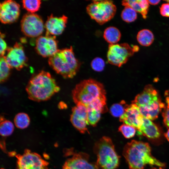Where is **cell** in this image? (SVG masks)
<instances>
[{"label":"cell","mask_w":169,"mask_h":169,"mask_svg":"<svg viewBox=\"0 0 169 169\" xmlns=\"http://www.w3.org/2000/svg\"><path fill=\"white\" fill-rule=\"evenodd\" d=\"M127 105L123 100L119 103L114 104L110 108V112L113 116L120 117L124 113Z\"/></svg>","instance_id":"28"},{"label":"cell","mask_w":169,"mask_h":169,"mask_svg":"<svg viewBox=\"0 0 169 169\" xmlns=\"http://www.w3.org/2000/svg\"><path fill=\"white\" fill-rule=\"evenodd\" d=\"M121 16L122 20L126 22H132L137 18V12L130 7H125L122 11Z\"/></svg>","instance_id":"26"},{"label":"cell","mask_w":169,"mask_h":169,"mask_svg":"<svg viewBox=\"0 0 169 169\" xmlns=\"http://www.w3.org/2000/svg\"><path fill=\"white\" fill-rule=\"evenodd\" d=\"M136 131V129L133 126L124 124L121 125L118 128V131L127 139L133 137Z\"/></svg>","instance_id":"29"},{"label":"cell","mask_w":169,"mask_h":169,"mask_svg":"<svg viewBox=\"0 0 169 169\" xmlns=\"http://www.w3.org/2000/svg\"><path fill=\"white\" fill-rule=\"evenodd\" d=\"M144 118L138 106L132 103L127 105L125 111L120 117L119 120L124 124L133 126L137 131L143 124Z\"/></svg>","instance_id":"16"},{"label":"cell","mask_w":169,"mask_h":169,"mask_svg":"<svg viewBox=\"0 0 169 169\" xmlns=\"http://www.w3.org/2000/svg\"><path fill=\"white\" fill-rule=\"evenodd\" d=\"M122 154L129 169H144L147 164L160 167L165 165L152 156L151 147L147 142L132 140L125 145Z\"/></svg>","instance_id":"1"},{"label":"cell","mask_w":169,"mask_h":169,"mask_svg":"<svg viewBox=\"0 0 169 169\" xmlns=\"http://www.w3.org/2000/svg\"><path fill=\"white\" fill-rule=\"evenodd\" d=\"M48 63L57 74L65 79L73 78L80 67V63L75 56L72 46L69 48L58 49L49 57Z\"/></svg>","instance_id":"4"},{"label":"cell","mask_w":169,"mask_h":169,"mask_svg":"<svg viewBox=\"0 0 169 169\" xmlns=\"http://www.w3.org/2000/svg\"><path fill=\"white\" fill-rule=\"evenodd\" d=\"M87 109V121L88 125L95 126L100 120L102 113L100 111L91 108Z\"/></svg>","instance_id":"25"},{"label":"cell","mask_w":169,"mask_h":169,"mask_svg":"<svg viewBox=\"0 0 169 169\" xmlns=\"http://www.w3.org/2000/svg\"><path fill=\"white\" fill-rule=\"evenodd\" d=\"M125 7H129L137 13H140L143 18L146 19L149 10V4L147 0H127L122 1Z\"/></svg>","instance_id":"19"},{"label":"cell","mask_w":169,"mask_h":169,"mask_svg":"<svg viewBox=\"0 0 169 169\" xmlns=\"http://www.w3.org/2000/svg\"><path fill=\"white\" fill-rule=\"evenodd\" d=\"M90 18L102 25L112 19L115 15L116 7L111 0H93L86 8Z\"/></svg>","instance_id":"7"},{"label":"cell","mask_w":169,"mask_h":169,"mask_svg":"<svg viewBox=\"0 0 169 169\" xmlns=\"http://www.w3.org/2000/svg\"><path fill=\"white\" fill-rule=\"evenodd\" d=\"M1 169H4L3 168H1Z\"/></svg>","instance_id":"39"},{"label":"cell","mask_w":169,"mask_h":169,"mask_svg":"<svg viewBox=\"0 0 169 169\" xmlns=\"http://www.w3.org/2000/svg\"><path fill=\"white\" fill-rule=\"evenodd\" d=\"M26 90L30 100L41 102L50 99L60 88L50 74L43 70L30 79Z\"/></svg>","instance_id":"2"},{"label":"cell","mask_w":169,"mask_h":169,"mask_svg":"<svg viewBox=\"0 0 169 169\" xmlns=\"http://www.w3.org/2000/svg\"><path fill=\"white\" fill-rule=\"evenodd\" d=\"M14 122L16 126L20 129L27 128L30 123V119L28 115L23 112L19 113L15 116Z\"/></svg>","instance_id":"23"},{"label":"cell","mask_w":169,"mask_h":169,"mask_svg":"<svg viewBox=\"0 0 169 169\" xmlns=\"http://www.w3.org/2000/svg\"><path fill=\"white\" fill-rule=\"evenodd\" d=\"M121 36V33L119 30L113 26L106 28L103 34L104 39L110 44H117L120 41Z\"/></svg>","instance_id":"20"},{"label":"cell","mask_w":169,"mask_h":169,"mask_svg":"<svg viewBox=\"0 0 169 169\" xmlns=\"http://www.w3.org/2000/svg\"><path fill=\"white\" fill-rule=\"evenodd\" d=\"M65 104L64 103H60L59 105V107L60 108L63 109L64 108Z\"/></svg>","instance_id":"36"},{"label":"cell","mask_w":169,"mask_h":169,"mask_svg":"<svg viewBox=\"0 0 169 169\" xmlns=\"http://www.w3.org/2000/svg\"><path fill=\"white\" fill-rule=\"evenodd\" d=\"M164 1H166V2H167V3H169V0H165Z\"/></svg>","instance_id":"37"},{"label":"cell","mask_w":169,"mask_h":169,"mask_svg":"<svg viewBox=\"0 0 169 169\" xmlns=\"http://www.w3.org/2000/svg\"><path fill=\"white\" fill-rule=\"evenodd\" d=\"M65 156H70L67 158L63 166V169H99L96 162L90 161L87 153L77 152L73 148L65 149Z\"/></svg>","instance_id":"9"},{"label":"cell","mask_w":169,"mask_h":169,"mask_svg":"<svg viewBox=\"0 0 169 169\" xmlns=\"http://www.w3.org/2000/svg\"><path fill=\"white\" fill-rule=\"evenodd\" d=\"M132 103L138 106L144 117L151 120L158 117L165 106L157 91L150 84L145 86L142 91L136 96Z\"/></svg>","instance_id":"3"},{"label":"cell","mask_w":169,"mask_h":169,"mask_svg":"<svg viewBox=\"0 0 169 169\" xmlns=\"http://www.w3.org/2000/svg\"><path fill=\"white\" fill-rule=\"evenodd\" d=\"M139 50L138 46H131L126 43L110 44L107 55L108 61L112 65L120 67Z\"/></svg>","instance_id":"8"},{"label":"cell","mask_w":169,"mask_h":169,"mask_svg":"<svg viewBox=\"0 0 169 169\" xmlns=\"http://www.w3.org/2000/svg\"><path fill=\"white\" fill-rule=\"evenodd\" d=\"M14 129L13 124L10 120H6L3 116H1L0 134L3 137L11 135Z\"/></svg>","instance_id":"22"},{"label":"cell","mask_w":169,"mask_h":169,"mask_svg":"<svg viewBox=\"0 0 169 169\" xmlns=\"http://www.w3.org/2000/svg\"><path fill=\"white\" fill-rule=\"evenodd\" d=\"M149 4L152 5H156L158 4L160 2V0H147Z\"/></svg>","instance_id":"34"},{"label":"cell","mask_w":169,"mask_h":169,"mask_svg":"<svg viewBox=\"0 0 169 169\" xmlns=\"http://www.w3.org/2000/svg\"><path fill=\"white\" fill-rule=\"evenodd\" d=\"M164 136L166 138L169 142V128H168L167 132L164 134Z\"/></svg>","instance_id":"35"},{"label":"cell","mask_w":169,"mask_h":169,"mask_svg":"<svg viewBox=\"0 0 169 169\" xmlns=\"http://www.w3.org/2000/svg\"><path fill=\"white\" fill-rule=\"evenodd\" d=\"M0 81L2 83L8 79L11 68L7 62L4 56L0 57Z\"/></svg>","instance_id":"24"},{"label":"cell","mask_w":169,"mask_h":169,"mask_svg":"<svg viewBox=\"0 0 169 169\" xmlns=\"http://www.w3.org/2000/svg\"><path fill=\"white\" fill-rule=\"evenodd\" d=\"M67 21L68 18L65 15L57 17L51 14L48 17L45 24L46 34L55 36L61 34L66 27Z\"/></svg>","instance_id":"17"},{"label":"cell","mask_w":169,"mask_h":169,"mask_svg":"<svg viewBox=\"0 0 169 169\" xmlns=\"http://www.w3.org/2000/svg\"><path fill=\"white\" fill-rule=\"evenodd\" d=\"M166 105L164 108L162 115L165 125L169 128V90L165 92Z\"/></svg>","instance_id":"30"},{"label":"cell","mask_w":169,"mask_h":169,"mask_svg":"<svg viewBox=\"0 0 169 169\" xmlns=\"http://www.w3.org/2000/svg\"><path fill=\"white\" fill-rule=\"evenodd\" d=\"M35 49L38 53L43 57L51 56L58 50L55 36L47 34L39 36L36 40Z\"/></svg>","instance_id":"13"},{"label":"cell","mask_w":169,"mask_h":169,"mask_svg":"<svg viewBox=\"0 0 169 169\" xmlns=\"http://www.w3.org/2000/svg\"><path fill=\"white\" fill-rule=\"evenodd\" d=\"M91 66L92 69L95 71L100 72L104 69L105 63L104 60L102 58L96 57L92 60Z\"/></svg>","instance_id":"31"},{"label":"cell","mask_w":169,"mask_h":169,"mask_svg":"<svg viewBox=\"0 0 169 169\" xmlns=\"http://www.w3.org/2000/svg\"><path fill=\"white\" fill-rule=\"evenodd\" d=\"M7 54L4 56L11 68L20 70L26 65L27 58L21 44L16 43L13 47L7 49Z\"/></svg>","instance_id":"12"},{"label":"cell","mask_w":169,"mask_h":169,"mask_svg":"<svg viewBox=\"0 0 169 169\" xmlns=\"http://www.w3.org/2000/svg\"><path fill=\"white\" fill-rule=\"evenodd\" d=\"M93 151L97 156L96 162L101 169H116L119 166L120 156L109 137L104 136L95 143Z\"/></svg>","instance_id":"6"},{"label":"cell","mask_w":169,"mask_h":169,"mask_svg":"<svg viewBox=\"0 0 169 169\" xmlns=\"http://www.w3.org/2000/svg\"><path fill=\"white\" fill-rule=\"evenodd\" d=\"M4 36V34L0 33V57L4 56L5 51L7 49L6 44L3 39Z\"/></svg>","instance_id":"33"},{"label":"cell","mask_w":169,"mask_h":169,"mask_svg":"<svg viewBox=\"0 0 169 169\" xmlns=\"http://www.w3.org/2000/svg\"><path fill=\"white\" fill-rule=\"evenodd\" d=\"M18 169H50L49 163L35 152L25 149L23 154L15 155Z\"/></svg>","instance_id":"10"},{"label":"cell","mask_w":169,"mask_h":169,"mask_svg":"<svg viewBox=\"0 0 169 169\" xmlns=\"http://www.w3.org/2000/svg\"><path fill=\"white\" fill-rule=\"evenodd\" d=\"M72 95L76 105L81 104L86 107L99 99L106 97L103 84L91 79L84 80L76 85Z\"/></svg>","instance_id":"5"},{"label":"cell","mask_w":169,"mask_h":169,"mask_svg":"<svg viewBox=\"0 0 169 169\" xmlns=\"http://www.w3.org/2000/svg\"><path fill=\"white\" fill-rule=\"evenodd\" d=\"M138 135H143L151 139H156L161 136V131L158 126L151 120L144 118L143 122L137 131Z\"/></svg>","instance_id":"18"},{"label":"cell","mask_w":169,"mask_h":169,"mask_svg":"<svg viewBox=\"0 0 169 169\" xmlns=\"http://www.w3.org/2000/svg\"><path fill=\"white\" fill-rule=\"evenodd\" d=\"M21 30L27 36L39 37L44 30L43 21L38 14L28 13L23 17L21 22Z\"/></svg>","instance_id":"11"},{"label":"cell","mask_w":169,"mask_h":169,"mask_svg":"<svg viewBox=\"0 0 169 169\" xmlns=\"http://www.w3.org/2000/svg\"><path fill=\"white\" fill-rule=\"evenodd\" d=\"M160 11L161 15L169 17V3L162 4L160 8Z\"/></svg>","instance_id":"32"},{"label":"cell","mask_w":169,"mask_h":169,"mask_svg":"<svg viewBox=\"0 0 169 169\" xmlns=\"http://www.w3.org/2000/svg\"><path fill=\"white\" fill-rule=\"evenodd\" d=\"M157 169L156 168H152V169Z\"/></svg>","instance_id":"38"},{"label":"cell","mask_w":169,"mask_h":169,"mask_svg":"<svg viewBox=\"0 0 169 169\" xmlns=\"http://www.w3.org/2000/svg\"><path fill=\"white\" fill-rule=\"evenodd\" d=\"M22 3L23 8L29 13H34L39 8L41 2L39 0H23Z\"/></svg>","instance_id":"27"},{"label":"cell","mask_w":169,"mask_h":169,"mask_svg":"<svg viewBox=\"0 0 169 169\" xmlns=\"http://www.w3.org/2000/svg\"><path fill=\"white\" fill-rule=\"evenodd\" d=\"M136 38L139 43L144 46H148L153 43L154 36L152 32L148 29L140 30L137 35Z\"/></svg>","instance_id":"21"},{"label":"cell","mask_w":169,"mask_h":169,"mask_svg":"<svg viewBox=\"0 0 169 169\" xmlns=\"http://www.w3.org/2000/svg\"><path fill=\"white\" fill-rule=\"evenodd\" d=\"M70 121L73 125L80 133L84 134L89 132L87 128V109L82 105L78 104L72 110Z\"/></svg>","instance_id":"14"},{"label":"cell","mask_w":169,"mask_h":169,"mask_svg":"<svg viewBox=\"0 0 169 169\" xmlns=\"http://www.w3.org/2000/svg\"><path fill=\"white\" fill-rule=\"evenodd\" d=\"M19 5L14 1L7 0L0 5V19L4 24L10 23L16 21L20 14Z\"/></svg>","instance_id":"15"}]
</instances>
